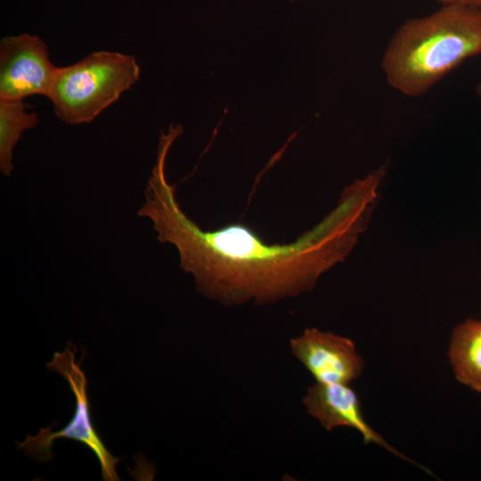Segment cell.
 <instances>
[{"label":"cell","instance_id":"obj_1","mask_svg":"<svg viewBox=\"0 0 481 481\" xmlns=\"http://www.w3.org/2000/svg\"><path fill=\"white\" fill-rule=\"evenodd\" d=\"M167 154L157 155L138 216L149 218L160 242L174 245L180 266L198 291L226 305L274 302L314 288L343 261L368 226L379 183L366 175L347 185L337 206L289 244H267L250 228L231 224L204 231L183 211L166 176Z\"/></svg>","mask_w":481,"mask_h":481},{"label":"cell","instance_id":"obj_2","mask_svg":"<svg viewBox=\"0 0 481 481\" xmlns=\"http://www.w3.org/2000/svg\"><path fill=\"white\" fill-rule=\"evenodd\" d=\"M480 54L481 8L442 5L399 26L384 51L381 69L394 89L420 97Z\"/></svg>","mask_w":481,"mask_h":481},{"label":"cell","instance_id":"obj_3","mask_svg":"<svg viewBox=\"0 0 481 481\" xmlns=\"http://www.w3.org/2000/svg\"><path fill=\"white\" fill-rule=\"evenodd\" d=\"M140 75L134 56L97 51L71 65L58 67L47 98L62 122L90 123L138 82Z\"/></svg>","mask_w":481,"mask_h":481},{"label":"cell","instance_id":"obj_4","mask_svg":"<svg viewBox=\"0 0 481 481\" xmlns=\"http://www.w3.org/2000/svg\"><path fill=\"white\" fill-rule=\"evenodd\" d=\"M76 350L70 343L62 352H56L51 362L46 363L49 371L60 373L69 383L75 395V411L69 422L61 430L50 428H40L37 435L27 436L18 448L37 461L45 462L53 458L52 447L56 438H68L86 445L97 457L105 481L120 480L116 465L121 458L108 451L92 422L91 406L87 397V379L85 372L75 361Z\"/></svg>","mask_w":481,"mask_h":481},{"label":"cell","instance_id":"obj_5","mask_svg":"<svg viewBox=\"0 0 481 481\" xmlns=\"http://www.w3.org/2000/svg\"><path fill=\"white\" fill-rule=\"evenodd\" d=\"M57 69L39 37L22 33L2 38L0 100L23 101L37 94L48 97Z\"/></svg>","mask_w":481,"mask_h":481},{"label":"cell","instance_id":"obj_6","mask_svg":"<svg viewBox=\"0 0 481 481\" xmlns=\"http://www.w3.org/2000/svg\"><path fill=\"white\" fill-rule=\"evenodd\" d=\"M290 349L316 382L349 384L363 372V360L355 343L330 331L306 329L290 340Z\"/></svg>","mask_w":481,"mask_h":481},{"label":"cell","instance_id":"obj_7","mask_svg":"<svg viewBox=\"0 0 481 481\" xmlns=\"http://www.w3.org/2000/svg\"><path fill=\"white\" fill-rule=\"evenodd\" d=\"M307 412L330 431L338 427L357 430L365 444H375L395 456L412 461L392 447L365 420L357 394L348 384L316 382L303 398Z\"/></svg>","mask_w":481,"mask_h":481},{"label":"cell","instance_id":"obj_8","mask_svg":"<svg viewBox=\"0 0 481 481\" xmlns=\"http://www.w3.org/2000/svg\"><path fill=\"white\" fill-rule=\"evenodd\" d=\"M447 356L455 379L481 394V317L468 318L454 327Z\"/></svg>","mask_w":481,"mask_h":481},{"label":"cell","instance_id":"obj_9","mask_svg":"<svg viewBox=\"0 0 481 481\" xmlns=\"http://www.w3.org/2000/svg\"><path fill=\"white\" fill-rule=\"evenodd\" d=\"M39 119L29 112L23 101L0 100V171L9 177L14 169L13 150L22 134L34 128Z\"/></svg>","mask_w":481,"mask_h":481},{"label":"cell","instance_id":"obj_10","mask_svg":"<svg viewBox=\"0 0 481 481\" xmlns=\"http://www.w3.org/2000/svg\"><path fill=\"white\" fill-rule=\"evenodd\" d=\"M442 5H463L481 8V0H434Z\"/></svg>","mask_w":481,"mask_h":481},{"label":"cell","instance_id":"obj_11","mask_svg":"<svg viewBox=\"0 0 481 481\" xmlns=\"http://www.w3.org/2000/svg\"><path fill=\"white\" fill-rule=\"evenodd\" d=\"M476 94L478 97H481V80L478 82V84L476 86Z\"/></svg>","mask_w":481,"mask_h":481},{"label":"cell","instance_id":"obj_12","mask_svg":"<svg viewBox=\"0 0 481 481\" xmlns=\"http://www.w3.org/2000/svg\"><path fill=\"white\" fill-rule=\"evenodd\" d=\"M291 1H295V0H291Z\"/></svg>","mask_w":481,"mask_h":481}]
</instances>
